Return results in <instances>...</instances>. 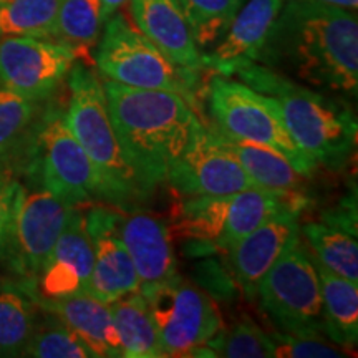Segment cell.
<instances>
[{
    "label": "cell",
    "mask_w": 358,
    "mask_h": 358,
    "mask_svg": "<svg viewBox=\"0 0 358 358\" xmlns=\"http://www.w3.org/2000/svg\"><path fill=\"white\" fill-rule=\"evenodd\" d=\"M259 62L310 88L357 98L355 10L285 0Z\"/></svg>",
    "instance_id": "cell-1"
},
{
    "label": "cell",
    "mask_w": 358,
    "mask_h": 358,
    "mask_svg": "<svg viewBox=\"0 0 358 358\" xmlns=\"http://www.w3.org/2000/svg\"><path fill=\"white\" fill-rule=\"evenodd\" d=\"M111 123L146 196L166 181L201 116L179 93L101 80Z\"/></svg>",
    "instance_id": "cell-2"
},
{
    "label": "cell",
    "mask_w": 358,
    "mask_h": 358,
    "mask_svg": "<svg viewBox=\"0 0 358 358\" xmlns=\"http://www.w3.org/2000/svg\"><path fill=\"white\" fill-rule=\"evenodd\" d=\"M236 75L250 88L274 98L295 146L315 166L338 169L347 163L357 143V118L347 103L299 85L259 62Z\"/></svg>",
    "instance_id": "cell-3"
},
{
    "label": "cell",
    "mask_w": 358,
    "mask_h": 358,
    "mask_svg": "<svg viewBox=\"0 0 358 358\" xmlns=\"http://www.w3.org/2000/svg\"><path fill=\"white\" fill-rule=\"evenodd\" d=\"M70 101L64 115L69 129L92 161L100 181L101 199L129 208L148 196L129 166L111 123L105 90L98 75L80 62L69 73Z\"/></svg>",
    "instance_id": "cell-4"
},
{
    "label": "cell",
    "mask_w": 358,
    "mask_h": 358,
    "mask_svg": "<svg viewBox=\"0 0 358 358\" xmlns=\"http://www.w3.org/2000/svg\"><path fill=\"white\" fill-rule=\"evenodd\" d=\"M289 206L303 209L307 206L306 196H287L261 187L221 196H191L176 204L173 229L191 244L192 254L226 252Z\"/></svg>",
    "instance_id": "cell-5"
},
{
    "label": "cell",
    "mask_w": 358,
    "mask_h": 358,
    "mask_svg": "<svg viewBox=\"0 0 358 358\" xmlns=\"http://www.w3.org/2000/svg\"><path fill=\"white\" fill-rule=\"evenodd\" d=\"M105 24L95 50V65L103 77L131 88L179 93L198 111V71L174 65L123 13L116 12Z\"/></svg>",
    "instance_id": "cell-6"
},
{
    "label": "cell",
    "mask_w": 358,
    "mask_h": 358,
    "mask_svg": "<svg viewBox=\"0 0 358 358\" xmlns=\"http://www.w3.org/2000/svg\"><path fill=\"white\" fill-rule=\"evenodd\" d=\"M208 105L213 127L224 136L271 148L285 156L307 178L317 169L295 146L274 98L259 93L249 85L214 73L208 83Z\"/></svg>",
    "instance_id": "cell-7"
},
{
    "label": "cell",
    "mask_w": 358,
    "mask_h": 358,
    "mask_svg": "<svg viewBox=\"0 0 358 358\" xmlns=\"http://www.w3.org/2000/svg\"><path fill=\"white\" fill-rule=\"evenodd\" d=\"M257 299L282 332L325 334L319 272L301 234L264 275Z\"/></svg>",
    "instance_id": "cell-8"
},
{
    "label": "cell",
    "mask_w": 358,
    "mask_h": 358,
    "mask_svg": "<svg viewBox=\"0 0 358 358\" xmlns=\"http://www.w3.org/2000/svg\"><path fill=\"white\" fill-rule=\"evenodd\" d=\"M145 297L164 357H191L222 330L214 299L186 277L174 275Z\"/></svg>",
    "instance_id": "cell-9"
},
{
    "label": "cell",
    "mask_w": 358,
    "mask_h": 358,
    "mask_svg": "<svg viewBox=\"0 0 358 358\" xmlns=\"http://www.w3.org/2000/svg\"><path fill=\"white\" fill-rule=\"evenodd\" d=\"M75 208L45 187L32 191L17 182L3 250V257L17 274L35 285Z\"/></svg>",
    "instance_id": "cell-10"
},
{
    "label": "cell",
    "mask_w": 358,
    "mask_h": 358,
    "mask_svg": "<svg viewBox=\"0 0 358 358\" xmlns=\"http://www.w3.org/2000/svg\"><path fill=\"white\" fill-rule=\"evenodd\" d=\"M35 140L45 189L71 206L101 199L95 168L66 127L64 115H48L40 124Z\"/></svg>",
    "instance_id": "cell-11"
},
{
    "label": "cell",
    "mask_w": 358,
    "mask_h": 358,
    "mask_svg": "<svg viewBox=\"0 0 358 358\" xmlns=\"http://www.w3.org/2000/svg\"><path fill=\"white\" fill-rule=\"evenodd\" d=\"M75 57L50 38L0 37V88L40 101L69 77Z\"/></svg>",
    "instance_id": "cell-12"
},
{
    "label": "cell",
    "mask_w": 358,
    "mask_h": 358,
    "mask_svg": "<svg viewBox=\"0 0 358 358\" xmlns=\"http://www.w3.org/2000/svg\"><path fill=\"white\" fill-rule=\"evenodd\" d=\"M166 181L185 196H221L259 187L214 140L203 120L196 124L185 151L169 169Z\"/></svg>",
    "instance_id": "cell-13"
},
{
    "label": "cell",
    "mask_w": 358,
    "mask_h": 358,
    "mask_svg": "<svg viewBox=\"0 0 358 358\" xmlns=\"http://www.w3.org/2000/svg\"><path fill=\"white\" fill-rule=\"evenodd\" d=\"M118 213L103 206L87 214L93 268L85 292L108 306L129 294L141 292L133 261L118 234Z\"/></svg>",
    "instance_id": "cell-14"
},
{
    "label": "cell",
    "mask_w": 358,
    "mask_h": 358,
    "mask_svg": "<svg viewBox=\"0 0 358 358\" xmlns=\"http://www.w3.org/2000/svg\"><path fill=\"white\" fill-rule=\"evenodd\" d=\"M301 211L292 206L280 209L226 250L232 277L248 301H256L264 275L301 234Z\"/></svg>",
    "instance_id": "cell-15"
},
{
    "label": "cell",
    "mask_w": 358,
    "mask_h": 358,
    "mask_svg": "<svg viewBox=\"0 0 358 358\" xmlns=\"http://www.w3.org/2000/svg\"><path fill=\"white\" fill-rule=\"evenodd\" d=\"M93 268V244L87 214L75 208L35 280V295L64 299L85 292Z\"/></svg>",
    "instance_id": "cell-16"
},
{
    "label": "cell",
    "mask_w": 358,
    "mask_h": 358,
    "mask_svg": "<svg viewBox=\"0 0 358 358\" xmlns=\"http://www.w3.org/2000/svg\"><path fill=\"white\" fill-rule=\"evenodd\" d=\"M285 0H249L241 7L224 37L209 53L203 69L231 77L245 65L256 64Z\"/></svg>",
    "instance_id": "cell-17"
},
{
    "label": "cell",
    "mask_w": 358,
    "mask_h": 358,
    "mask_svg": "<svg viewBox=\"0 0 358 358\" xmlns=\"http://www.w3.org/2000/svg\"><path fill=\"white\" fill-rule=\"evenodd\" d=\"M118 234L131 257L143 295H150L178 275L171 232L159 217L143 213L120 214Z\"/></svg>",
    "instance_id": "cell-18"
},
{
    "label": "cell",
    "mask_w": 358,
    "mask_h": 358,
    "mask_svg": "<svg viewBox=\"0 0 358 358\" xmlns=\"http://www.w3.org/2000/svg\"><path fill=\"white\" fill-rule=\"evenodd\" d=\"M133 25L174 65L203 70V53L192 38L179 0H129Z\"/></svg>",
    "instance_id": "cell-19"
},
{
    "label": "cell",
    "mask_w": 358,
    "mask_h": 358,
    "mask_svg": "<svg viewBox=\"0 0 358 358\" xmlns=\"http://www.w3.org/2000/svg\"><path fill=\"white\" fill-rule=\"evenodd\" d=\"M35 303L52 313L82 340L93 357H122L118 335L108 303L98 301L88 292H80L64 299H42L35 295Z\"/></svg>",
    "instance_id": "cell-20"
},
{
    "label": "cell",
    "mask_w": 358,
    "mask_h": 358,
    "mask_svg": "<svg viewBox=\"0 0 358 358\" xmlns=\"http://www.w3.org/2000/svg\"><path fill=\"white\" fill-rule=\"evenodd\" d=\"M208 129L214 140L241 164V168L249 174V178L259 187L287 196L303 194V182L308 178L303 176L299 169H295L285 156L271 148L231 140L219 133L213 124L208 127Z\"/></svg>",
    "instance_id": "cell-21"
},
{
    "label": "cell",
    "mask_w": 358,
    "mask_h": 358,
    "mask_svg": "<svg viewBox=\"0 0 358 358\" xmlns=\"http://www.w3.org/2000/svg\"><path fill=\"white\" fill-rule=\"evenodd\" d=\"M320 280L322 319L327 337L340 348L357 347L358 342V285L335 275L313 257Z\"/></svg>",
    "instance_id": "cell-22"
},
{
    "label": "cell",
    "mask_w": 358,
    "mask_h": 358,
    "mask_svg": "<svg viewBox=\"0 0 358 358\" xmlns=\"http://www.w3.org/2000/svg\"><path fill=\"white\" fill-rule=\"evenodd\" d=\"M105 24L101 0H62L52 40L73 53L85 65L95 64V50Z\"/></svg>",
    "instance_id": "cell-23"
},
{
    "label": "cell",
    "mask_w": 358,
    "mask_h": 358,
    "mask_svg": "<svg viewBox=\"0 0 358 358\" xmlns=\"http://www.w3.org/2000/svg\"><path fill=\"white\" fill-rule=\"evenodd\" d=\"M110 312L120 340V347H122V357H164L145 295L141 292L129 294L127 297L110 303Z\"/></svg>",
    "instance_id": "cell-24"
},
{
    "label": "cell",
    "mask_w": 358,
    "mask_h": 358,
    "mask_svg": "<svg viewBox=\"0 0 358 358\" xmlns=\"http://www.w3.org/2000/svg\"><path fill=\"white\" fill-rule=\"evenodd\" d=\"M302 236L310 248L312 256L322 267L335 275L358 284V244L357 232L324 221L310 222L302 227Z\"/></svg>",
    "instance_id": "cell-25"
},
{
    "label": "cell",
    "mask_w": 358,
    "mask_h": 358,
    "mask_svg": "<svg viewBox=\"0 0 358 358\" xmlns=\"http://www.w3.org/2000/svg\"><path fill=\"white\" fill-rule=\"evenodd\" d=\"M34 290L0 289V357H24L38 325Z\"/></svg>",
    "instance_id": "cell-26"
},
{
    "label": "cell",
    "mask_w": 358,
    "mask_h": 358,
    "mask_svg": "<svg viewBox=\"0 0 358 358\" xmlns=\"http://www.w3.org/2000/svg\"><path fill=\"white\" fill-rule=\"evenodd\" d=\"M62 0H0V37L50 38Z\"/></svg>",
    "instance_id": "cell-27"
},
{
    "label": "cell",
    "mask_w": 358,
    "mask_h": 358,
    "mask_svg": "<svg viewBox=\"0 0 358 358\" xmlns=\"http://www.w3.org/2000/svg\"><path fill=\"white\" fill-rule=\"evenodd\" d=\"M199 50L214 48L226 35L244 0H179Z\"/></svg>",
    "instance_id": "cell-28"
},
{
    "label": "cell",
    "mask_w": 358,
    "mask_h": 358,
    "mask_svg": "<svg viewBox=\"0 0 358 358\" xmlns=\"http://www.w3.org/2000/svg\"><path fill=\"white\" fill-rule=\"evenodd\" d=\"M213 357L266 358L275 357L272 335L264 332L249 315L241 317L229 330H219L206 343Z\"/></svg>",
    "instance_id": "cell-29"
},
{
    "label": "cell",
    "mask_w": 358,
    "mask_h": 358,
    "mask_svg": "<svg viewBox=\"0 0 358 358\" xmlns=\"http://www.w3.org/2000/svg\"><path fill=\"white\" fill-rule=\"evenodd\" d=\"M38 101L0 88V161L25 140L38 116Z\"/></svg>",
    "instance_id": "cell-30"
},
{
    "label": "cell",
    "mask_w": 358,
    "mask_h": 358,
    "mask_svg": "<svg viewBox=\"0 0 358 358\" xmlns=\"http://www.w3.org/2000/svg\"><path fill=\"white\" fill-rule=\"evenodd\" d=\"M48 313V312H47ZM45 325H37L24 357L35 358H95L88 347L52 313Z\"/></svg>",
    "instance_id": "cell-31"
},
{
    "label": "cell",
    "mask_w": 358,
    "mask_h": 358,
    "mask_svg": "<svg viewBox=\"0 0 358 358\" xmlns=\"http://www.w3.org/2000/svg\"><path fill=\"white\" fill-rule=\"evenodd\" d=\"M275 345V357H294V358H334L345 357L337 343L324 338L322 332L306 334H271Z\"/></svg>",
    "instance_id": "cell-32"
},
{
    "label": "cell",
    "mask_w": 358,
    "mask_h": 358,
    "mask_svg": "<svg viewBox=\"0 0 358 358\" xmlns=\"http://www.w3.org/2000/svg\"><path fill=\"white\" fill-rule=\"evenodd\" d=\"M17 182L7 181L0 178V222L7 221L10 216V208L13 201V192H15Z\"/></svg>",
    "instance_id": "cell-33"
},
{
    "label": "cell",
    "mask_w": 358,
    "mask_h": 358,
    "mask_svg": "<svg viewBox=\"0 0 358 358\" xmlns=\"http://www.w3.org/2000/svg\"><path fill=\"white\" fill-rule=\"evenodd\" d=\"M127 2L128 0H101L103 20L106 22L111 15H115L116 12H120V8H122Z\"/></svg>",
    "instance_id": "cell-34"
},
{
    "label": "cell",
    "mask_w": 358,
    "mask_h": 358,
    "mask_svg": "<svg viewBox=\"0 0 358 358\" xmlns=\"http://www.w3.org/2000/svg\"><path fill=\"white\" fill-rule=\"evenodd\" d=\"M312 2L325 3V6L340 7V8H347V10H357V7H358V0H312Z\"/></svg>",
    "instance_id": "cell-35"
},
{
    "label": "cell",
    "mask_w": 358,
    "mask_h": 358,
    "mask_svg": "<svg viewBox=\"0 0 358 358\" xmlns=\"http://www.w3.org/2000/svg\"><path fill=\"white\" fill-rule=\"evenodd\" d=\"M7 229H8V219L7 221L0 222V257H3V250H6Z\"/></svg>",
    "instance_id": "cell-36"
}]
</instances>
